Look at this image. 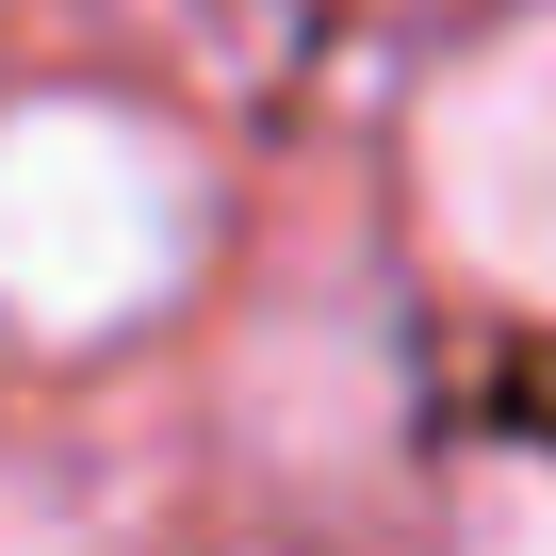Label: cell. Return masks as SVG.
Segmentation results:
<instances>
[{
  "instance_id": "6da1fadb",
  "label": "cell",
  "mask_w": 556,
  "mask_h": 556,
  "mask_svg": "<svg viewBox=\"0 0 556 556\" xmlns=\"http://www.w3.org/2000/svg\"><path fill=\"white\" fill-rule=\"evenodd\" d=\"M229 180L213 148L131 83H17L0 99V344L99 361L148 344L213 278Z\"/></svg>"
},
{
  "instance_id": "7a4b0ae2",
  "label": "cell",
  "mask_w": 556,
  "mask_h": 556,
  "mask_svg": "<svg viewBox=\"0 0 556 556\" xmlns=\"http://www.w3.org/2000/svg\"><path fill=\"white\" fill-rule=\"evenodd\" d=\"M409 229L491 312L556 328V0L475 17L409 83Z\"/></svg>"
},
{
  "instance_id": "3957f363",
  "label": "cell",
  "mask_w": 556,
  "mask_h": 556,
  "mask_svg": "<svg viewBox=\"0 0 556 556\" xmlns=\"http://www.w3.org/2000/svg\"><path fill=\"white\" fill-rule=\"evenodd\" d=\"M229 442L262 475H295V491H377L393 442H409V344L393 312L361 295V278H295L245 361H229Z\"/></svg>"
},
{
  "instance_id": "277c9868",
  "label": "cell",
  "mask_w": 556,
  "mask_h": 556,
  "mask_svg": "<svg viewBox=\"0 0 556 556\" xmlns=\"http://www.w3.org/2000/svg\"><path fill=\"white\" fill-rule=\"evenodd\" d=\"M442 556H556V442H491L442 491Z\"/></svg>"
},
{
  "instance_id": "5b68a950",
  "label": "cell",
  "mask_w": 556,
  "mask_h": 556,
  "mask_svg": "<svg viewBox=\"0 0 556 556\" xmlns=\"http://www.w3.org/2000/svg\"><path fill=\"white\" fill-rule=\"evenodd\" d=\"M0 556H115L99 540V491L66 458H34V442H0Z\"/></svg>"
}]
</instances>
